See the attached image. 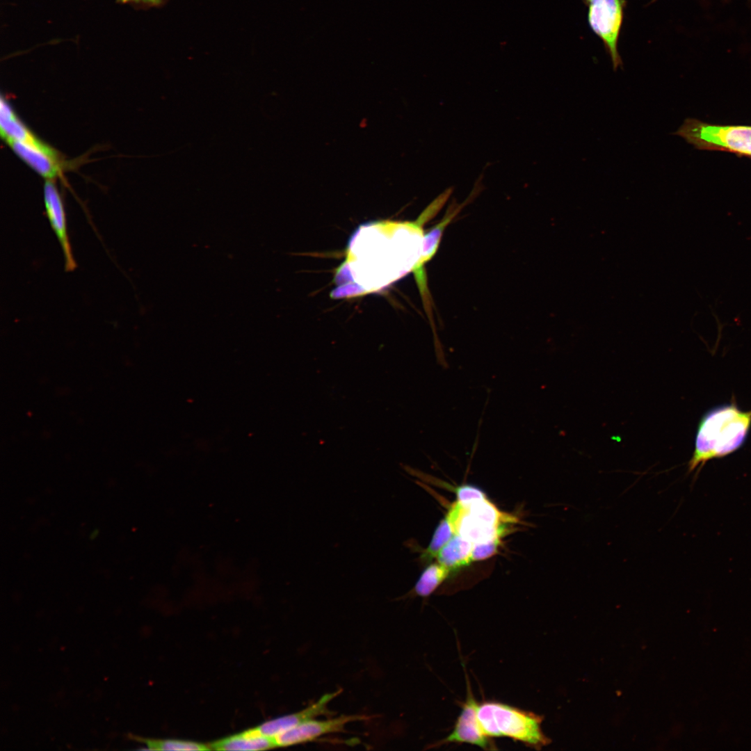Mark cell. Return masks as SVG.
I'll list each match as a JSON object with an SVG mask.
<instances>
[{"mask_svg":"<svg viewBox=\"0 0 751 751\" xmlns=\"http://www.w3.org/2000/svg\"><path fill=\"white\" fill-rule=\"evenodd\" d=\"M117 1L139 7H152L161 5L164 0H117Z\"/></svg>","mask_w":751,"mask_h":751,"instance_id":"20","label":"cell"},{"mask_svg":"<svg viewBox=\"0 0 751 751\" xmlns=\"http://www.w3.org/2000/svg\"><path fill=\"white\" fill-rule=\"evenodd\" d=\"M477 716L490 738L507 737L535 750L550 743L541 727L543 717L533 712L489 700L478 704Z\"/></svg>","mask_w":751,"mask_h":751,"instance_id":"2","label":"cell"},{"mask_svg":"<svg viewBox=\"0 0 751 751\" xmlns=\"http://www.w3.org/2000/svg\"><path fill=\"white\" fill-rule=\"evenodd\" d=\"M750 428L751 410H741L735 400L709 410L698 423L688 473L702 468L710 460L738 450L745 444Z\"/></svg>","mask_w":751,"mask_h":751,"instance_id":"1","label":"cell"},{"mask_svg":"<svg viewBox=\"0 0 751 751\" xmlns=\"http://www.w3.org/2000/svg\"><path fill=\"white\" fill-rule=\"evenodd\" d=\"M149 750H209L208 745L193 741L181 740L143 739Z\"/></svg>","mask_w":751,"mask_h":751,"instance_id":"17","label":"cell"},{"mask_svg":"<svg viewBox=\"0 0 751 751\" xmlns=\"http://www.w3.org/2000/svg\"><path fill=\"white\" fill-rule=\"evenodd\" d=\"M456 496V501L465 508L476 501L486 499L485 494L480 489L470 485L458 487Z\"/></svg>","mask_w":751,"mask_h":751,"instance_id":"19","label":"cell"},{"mask_svg":"<svg viewBox=\"0 0 751 751\" xmlns=\"http://www.w3.org/2000/svg\"><path fill=\"white\" fill-rule=\"evenodd\" d=\"M502 514L486 499L476 501L462 511L453 522L455 533L473 544L486 540L501 538L503 533Z\"/></svg>","mask_w":751,"mask_h":751,"instance_id":"4","label":"cell"},{"mask_svg":"<svg viewBox=\"0 0 751 751\" xmlns=\"http://www.w3.org/2000/svg\"><path fill=\"white\" fill-rule=\"evenodd\" d=\"M673 134L702 150L722 151L751 159V126L720 125L687 118Z\"/></svg>","mask_w":751,"mask_h":751,"instance_id":"3","label":"cell"},{"mask_svg":"<svg viewBox=\"0 0 751 751\" xmlns=\"http://www.w3.org/2000/svg\"><path fill=\"white\" fill-rule=\"evenodd\" d=\"M473 544L455 533L437 556V562L451 572L467 565L471 561Z\"/></svg>","mask_w":751,"mask_h":751,"instance_id":"13","label":"cell"},{"mask_svg":"<svg viewBox=\"0 0 751 751\" xmlns=\"http://www.w3.org/2000/svg\"><path fill=\"white\" fill-rule=\"evenodd\" d=\"M98 535H99V529H98V528H95V530H93V531H92V533H91L90 534V535H89V538H90V539L91 540H95V538H97V537L98 536Z\"/></svg>","mask_w":751,"mask_h":751,"instance_id":"21","label":"cell"},{"mask_svg":"<svg viewBox=\"0 0 751 751\" xmlns=\"http://www.w3.org/2000/svg\"><path fill=\"white\" fill-rule=\"evenodd\" d=\"M216 750H262L277 747L273 737L260 734L256 727L211 743Z\"/></svg>","mask_w":751,"mask_h":751,"instance_id":"12","label":"cell"},{"mask_svg":"<svg viewBox=\"0 0 751 751\" xmlns=\"http://www.w3.org/2000/svg\"><path fill=\"white\" fill-rule=\"evenodd\" d=\"M501 542V538H494L473 544L471 561L486 559L495 554Z\"/></svg>","mask_w":751,"mask_h":751,"instance_id":"18","label":"cell"},{"mask_svg":"<svg viewBox=\"0 0 751 751\" xmlns=\"http://www.w3.org/2000/svg\"><path fill=\"white\" fill-rule=\"evenodd\" d=\"M15 154L46 179H53L62 170L63 161L58 152L42 141L35 143L7 142Z\"/></svg>","mask_w":751,"mask_h":751,"instance_id":"10","label":"cell"},{"mask_svg":"<svg viewBox=\"0 0 751 751\" xmlns=\"http://www.w3.org/2000/svg\"><path fill=\"white\" fill-rule=\"evenodd\" d=\"M341 693L340 689L324 694L316 702L301 711L268 720L256 728L260 734L274 737L317 717L331 715L332 712L329 710L328 704Z\"/></svg>","mask_w":751,"mask_h":751,"instance_id":"11","label":"cell"},{"mask_svg":"<svg viewBox=\"0 0 751 751\" xmlns=\"http://www.w3.org/2000/svg\"><path fill=\"white\" fill-rule=\"evenodd\" d=\"M450 572L449 569L438 562L430 564L420 575L411 591L412 593L421 597L430 596L448 577Z\"/></svg>","mask_w":751,"mask_h":751,"instance_id":"15","label":"cell"},{"mask_svg":"<svg viewBox=\"0 0 751 751\" xmlns=\"http://www.w3.org/2000/svg\"><path fill=\"white\" fill-rule=\"evenodd\" d=\"M461 208V204L449 207L442 219L427 234H424L421 255L413 270L419 292L423 300L425 309L430 318L433 317L431 300L424 267L426 264L434 257L446 227L459 213Z\"/></svg>","mask_w":751,"mask_h":751,"instance_id":"9","label":"cell"},{"mask_svg":"<svg viewBox=\"0 0 751 751\" xmlns=\"http://www.w3.org/2000/svg\"><path fill=\"white\" fill-rule=\"evenodd\" d=\"M589 3L588 22L603 40L614 70L622 65L617 40L623 16L624 0H586Z\"/></svg>","mask_w":751,"mask_h":751,"instance_id":"5","label":"cell"},{"mask_svg":"<svg viewBox=\"0 0 751 751\" xmlns=\"http://www.w3.org/2000/svg\"><path fill=\"white\" fill-rule=\"evenodd\" d=\"M44 202L46 216L63 252L65 271H73L76 267V264L70 242L65 207L60 195L52 179L45 181Z\"/></svg>","mask_w":751,"mask_h":751,"instance_id":"8","label":"cell"},{"mask_svg":"<svg viewBox=\"0 0 751 751\" xmlns=\"http://www.w3.org/2000/svg\"><path fill=\"white\" fill-rule=\"evenodd\" d=\"M371 716L361 714H344L325 720L313 719L292 727L275 736L277 747H286L312 741L323 735L346 732L350 722L368 720Z\"/></svg>","mask_w":751,"mask_h":751,"instance_id":"7","label":"cell"},{"mask_svg":"<svg viewBox=\"0 0 751 751\" xmlns=\"http://www.w3.org/2000/svg\"><path fill=\"white\" fill-rule=\"evenodd\" d=\"M467 679L466 700L462 704L461 711L452 731L446 737L432 745V748L448 743H468L485 750L498 749L492 738L485 734L479 723L477 716L478 703L474 697Z\"/></svg>","mask_w":751,"mask_h":751,"instance_id":"6","label":"cell"},{"mask_svg":"<svg viewBox=\"0 0 751 751\" xmlns=\"http://www.w3.org/2000/svg\"><path fill=\"white\" fill-rule=\"evenodd\" d=\"M454 534V526L449 518L446 515L436 528L428 547L422 551L420 556L421 561L427 563L436 558L439 551L451 539Z\"/></svg>","mask_w":751,"mask_h":751,"instance_id":"16","label":"cell"},{"mask_svg":"<svg viewBox=\"0 0 751 751\" xmlns=\"http://www.w3.org/2000/svg\"><path fill=\"white\" fill-rule=\"evenodd\" d=\"M0 130L2 138L6 142L15 140L35 143L40 141L19 120L3 97L0 105Z\"/></svg>","mask_w":751,"mask_h":751,"instance_id":"14","label":"cell"}]
</instances>
